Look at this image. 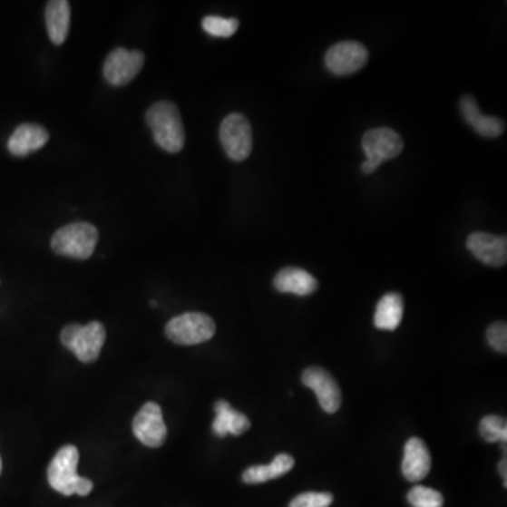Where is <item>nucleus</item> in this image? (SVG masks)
Returning a JSON list of instances; mask_svg holds the SVG:
<instances>
[{
	"label": "nucleus",
	"instance_id": "6ab92c4d",
	"mask_svg": "<svg viewBox=\"0 0 507 507\" xmlns=\"http://www.w3.org/2000/svg\"><path fill=\"white\" fill-rule=\"evenodd\" d=\"M404 317V297L399 293L385 295L376 305L374 325L379 330L395 331Z\"/></svg>",
	"mask_w": 507,
	"mask_h": 507
},
{
	"label": "nucleus",
	"instance_id": "b1692460",
	"mask_svg": "<svg viewBox=\"0 0 507 507\" xmlns=\"http://www.w3.org/2000/svg\"><path fill=\"white\" fill-rule=\"evenodd\" d=\"M335 498L327 492H306L290 502L289 507H328Z\"/></svg>",
	"mask_w": 507,
	"mask_h": 507
},
{
	"label": "nucleus",
	"instance_id": "9d476101",
	"mask_svg": "<svg viewBox=\"0 0 507 507\" xmlns=\"http://www.w3.org/2000/svg\"><path fill=\"white\" fill-rule=\"evenodd\" d=\"M132 432L147 447H161L167 438V425L162 417L161 407L154 402L145 404L134 417Z\"/></svg>",
	"mask_w": 507,
	"mask_h": 507
},
{
	"label": "nucleus",
	"instance_id": "dca6fc26",
	"mask_svg": "<svg viewBox=\"0 0 507 507\" xmlns=\"http://www.w3.org/2000/svg\"><path fill=\"white\" fill-rule=\"evenodd\" d=\"M274 287L278 292L309 297L317 289L318 284L317 279L305 269L288 267L278 272L274 279Z\"/></svg>",
	"mask_w": 507,
	"mask_h": 507
},
{
	"label": "nucleus",
	"instance_id": "423d86ee",
	"mask_svg": "<svg viewBox=\"0 0 507 507\" xmlns=\"http://www.w3.org/2000/svg\"><path fill=\"white\" fill-rule=\"evenodd\" d=\"M216 333L213 318L203 313H185L172 318L165 327V335L180 346H196L210 340Z\"/></svg>",
	"mask_w": 507,
	"mask_h": 507
},
{
	"label": "nucleus",
	"instance_id": "ddd939ff",
	"mask_svg": "<svg viewBox=\"0 0 507 507\" xmlns=\"http://www.w3.org/2000/svg\"><path fill=\"white\" fill-rule=\"evenodd\" d=\"M432 468V455L429 448L420 438H410L405 445L402 473L409 483H419L429 475Z\"/></svg>",
	"mask_w": 507,
	"mask_h": 507
},
{
	"label": "nucleus",
	"instance_id": "a878e982",
	"mask_svg": "<svg viewBox=\"0 0 507 507\" xmlns=\"http://www.w3.org/2000/svg\"><path fill=\"white\" fill-rule=\"evenodd\" d=\"M507 460H503L499 463V473H501L502 478H503V485L507 486Z\"/></svg>",
	"mask_w": 507,
	"mask_h": 507
},
{
	"label": "nucleus",
	"instance_id": "412c9836",
	"mask_svg": "<svg viewBox=\"0 0 507 507\" xmlns=\"http://www.w3.org/2000/svg\"><path fill=\"white\" fill-rule=\"evenodd\" d=\"M479 433H481L485 442L503 443V450H506L507 422L504 417H483V422L479 424Z\"/></svg>",
	"mask_w": 507,
	"mask_h": 507
},
{
	"label": "nucleus",
	"instance_id": "4be33fe9",
	"mask_svg": "<svg viewBox=\"0 0 507 507\" xmlns=\"http://www.w3.org/2000/svg\"><path fill=\"white\" fill-rule=\"evenodd\" d=\"M407 501L413 507H443L444 504V498L440 492L420 485L410 489Z\"/></svg>",
	"mask_w": 507,
	"mask_h": 507
},
{
	"label": "nucleus",
	"instance_id": "f257e3e1",
	"mask_svg": "<svg viewBox=\"0 0 507 507\" xmlns=\"http://www.w3.org/2000/svg\"><path fill=\"white\" fill-rule=\"evenodd\" d=\"M79 463V451L75 445H65L61 448L48 466L47 476L51 488L63 495L73 493L86 496L93 489V483L88 478H83L76 473Z\"/></svg>",
	"mask_w": 507,
	"mask_h": 507
},
{
	"label": "nucleus",
	"instance_id": "aec40b11",
	"mask_svg": "<svg viewBox=\"0 0 507 507\" xmlns=\"http://www.w3.org/2000/svg\"><path fill=\"white\" fill-rule=\"evenodd\" d=\"M295 465L292 455L279 453L268 465L249 466V470L243 473V481L246 483H264L271 479L281 478L285 473H289Z\"/></svg>",
	"mask_w": 507,
	"mask_h": 507
},
{
	"label": "nucleus",
	"instance_id": "9b49d317",
	"mask_svg": "<svg viewBox=\"0 0 507 507\" xmlns=\"http://www.w3.org/2000/svg\"><path fill=\"white\" fill-rule=\"evenodd\" d=\"M302 382L306 388L312 389L318 404L326 413H336L341 406V391L337 382L326 369L312 366L303 372Z\"/></svg>",
	"mask_w": 507,
	"mask_h": 507
},
{
	"label": "nucleus",
	"instance_id": "f3484780",
	"mask_svg": "<svg viewBox=\"0 0 507 507\" xmlns=\"http://www.w3.org/2000/svg\"><path fill=\"white\" fill-rule=\"evenodd\" d=\"M215 412L216 419L211 429L218 437H226L227 434H243L251 427L249 417L234 410L226 400L216 402Z\"/></svg>",
	"mask_w": 507,
	"mask_h": 507
},
{
	"label": "nucleus",
	"instance_id": "4468645a",
	"mask_svg": "<svg viewBox=\"0 0 507 507\" xmlns=\"http://www.w3.org/2000/svg\"><path fill=\"white\" fill-rule=\"evenodd\" d=\"M461 113L466 123L471 124L478 134L488 139H496L504 132L503 120L499 117L485 116L479 109L475 99L471 95L463 96L460 102Z\"/></svg>",
	"mask_w": 507,
	"mask_h": 507
},
{
	"label": "nucleus",
	"instance_id": "39448f33",
	"mask_svg": "<svg viewBox=\"0 0 507 507\" xmlns=\"http://www.w3.org/2000/svg\"><path fill=\"white\" fill-rule=\"evenodd\" d=\"M104 340L106 330L99 322H92L86 326H66L61 333L63 346L73 351L83 363H93L98 359Z\"/></svg>",
	"mask_w": 507,
	"mask_h": 507
},
{
	"label": "nucleus",
	"instance_id": "f8f14e48",
	"mask_svg": "<svg viewBox=\"0 0 507 507\" xmlns=\"http://www.w3.org/2000/svg\"><path fill=\"white\" fill-rule=\"evenodd\" d=\"M466 249L473 252V257L488 267H502L507 261L506 236L475 231L466 239Z\"/></svg>",
	"mask_w": 507,
	"mask_h": 507
},
{
	"label": "nucleus",
	"instance_id": "393cba45",
	"mask_svg": "<svg viewBox=\"0 0 507 507\" xmlns=\"http://www.w3.org/2000/svg\"><path fill=\"white\" fill-rule=\"evenodd\" d=\"M489 346L498 353H507V326L504 322H496L489 326L486 331Z\"/></svg>",
	"mask_w": 507,
	"mask_h": 507
},
{
	"label": "nucleus",
	"instance_id": "a211bd4d",
	"mask_svg": "<svg viewBox=\"0 0 507 507\" xmlns=\"http://www.w3.org/2000/svg\"><path fill=\"white\" fill-rule=\"evenodd\" d=\"M71 6L66 0H53L45 7V24L51 42L61 45L70 32Z\"/></svg>",
	"mask_w": 507,
	"mask_h": 507
},
{
	"label": "nucleus",
	"instance_id": "2eb2a0df",
	"mask_svg": "<svg viewBox=\"0 0 507 507\" xmlns=\"http://www.w3.org/2000/svg\"><path fill=\"white\" fill-rule=\"evenodd\" d=\"M50 139L47 130L38 124H22L13 132L7 149L16 157H24L30 152L43 149Z\"/></svg>",
	"mask_w": 507,
	"mask_h": 507
},
{
	"label": "nucleus",
	"instance_id": "7ed1b4c3",
	"mask_svg": "<svg viewBox=\"0 0 507 507\" xmlns=\"http://www.w3.org/2000/svg\"><path fill=\"white\" fill-rule=\"evenodd\" d=\"M361 144L366 155V161L361 165L364 175H372L382 162L396 158L404 151V140L389 127L368 130Z\"/></svg>",
	"mask_w": 507,
	"mask_h": 507
},
{
	"label": "nucleus",
	"instance_id": "bb28decb",
	"mask_svg": "<svg viewBox=\"0 0 507 507\" xmlns=\"http://www.w3.org/2000/svg\"><path fill=\"white\" fill-rule=\"evenodd\" d=\"M0 473H2V460H0Z\"/></svg>",
	"mask_w": 507,
	"mask_h": 507
},
{
	"label": "nucleus",
	"instance_id": "5701e85b",
	"mask_svg": "<svg viewBox=\"0 0 507 507\" xmlns=\"http://www.w3.org/2000/svg\"><path fill=\"white\" fill-rule=\"evenodd\" d=\"M239 20L224 19L219 16H208L203 19L202 27L213 37L229 38L239 29Z\"/></svg>",
	"mask_w": 507,
	"mask_h": 507
},
{
	"label": "nucleus",
	"instance_id": "f03ea898",
	"mask_svg": "<svg viewBox=\"0 0 507 507\" xmlns=\"http://www.w3.org/2000/svg\"><path fill=\"white\" fill-rule=\"evenodd\" d=\"M147 124L152 136L162 150L180 152L185 145V130L177 104L171 102H158L147 112Z\"/></svg>",
	"mask_w": 507,
	"mask_h": 507
},
{
	"label": "nucleus",
	"instance_id": "1a4fd4ad",
	"mask_svg": "<svg viewBox=\"0 0 507 507\" xmlns=\"http://www.w3.org/2000/svg\"><path fill=\"white\" fill-rule=\"evenodd\" d=\"M142 65H144V54L140 51L116 48L104 61L103 75L111 85H127L139 75Z\"/></svg>",
	"mask_w": 507,
	"mask_h": 507
},
{
	"label": "nucleus",
	"instance_id": "20e7f679",
	"mask_svg": "<svg viewBox=\"0 0 507 507\" xmlns=\"http://www.w3.org/2000/svg\"><path fill=\"white\" fill-rule=\"evenodd\" d=\"M98 239V229L93 224L73 223L53 236L51 247L60 256L86 259L95 251Z\"/></svg>",
	"mask_w": 507,
	"mask_h": 507
},
{
	"label": "nucleus",
	"instance_id": "0eeeda50",
	"mask_svg": "<svg viewBox=\"0 0 507 507\" xmlns=\"http://www.w3.org/2000/svg\"><path fill=\"white\" fill-rule=\"evenodd\" d=\"M220 141L227 157L233 161H244L252 151L251 124L246 116L231 113L220 126Z\"/></svg>",
	"mask_w": 507,
	"mask_h": 507
},
{
	"label": "nucleus",
	"instance_id": "6e6552de",
	"mask_svg": "<svg viewBox=\"0 0 507 507\" xmlns=\"http://www.w3.org/2000/svg\"><path fill=\"white\" fill-rule=\"evenodd\" d=\"M369 60L366 45L358 42H341L326 53V68L335 75H353L363 70Z\"/></svg>",
	"mask_w": 507,
	"mask_h": 507
}]
</instances>
